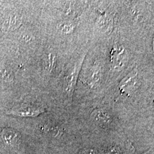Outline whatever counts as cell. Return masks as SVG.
Instances as JSON below:
<instances>
[{
    "mask_svg": "<svg viewBox=\"0 0 154 154\" xmlns=\"http://www.w3.org/2000/svg\"><path fill=\"white\" fill-rule=\"evenodd\" d=\"M44 112L41 108L32 105L22 104L17 105L9 111L7 114L20 117H35Z\"/></svg>",
    "mask_w": 154,
    "mask_h": 154,
    "instance_id": "obj_1",
    "label": "cell"
},
{
    "mask_svg": "<svg viewBox=\"0 0 154 154\" xmlns=\"http://www.w3.org/2000/svg\"><path fill=\"white\" fill-rule=\"evenodd\" d=\"M1 138L6 146L14 147L20 142L21 135L16 130L6 127L1 132Z\"/></svg>",
    "mask_w": 154,
    "mask_h": 154,
    "instance_id": "obj_2",
    "label": "cell"
},
{
    "mask_svg": "<svg viewBox=\"0 0 154 154\" xmlns=\"http://www.w3.org/2000/svg\"><path fill=\"white\" fill-rule=\"evenodd\" d=\"M91 117L94 121L101 127L109 126L112 122L110 114L103 110L94 111Z\"/></svg>",
    "mask_w": 154,
    "mask_h": 154,
    "instance_id": "obj_3",
    "label": "cell"
},
{
    "mask_svg": "<svg viewBox=\"0 0 154 154\" xmlns=\"http://www.w3.org/2000/svg\"><path fill=\"white\" fill-rule=\"evenodd\" d=\"M0 76L8 81H11L13 79L12 72L4 66H0Z\"/></svg>",
    "mask_w": 154,
    "mask_h": 154,
    "instance_id": "obj_4",
    "label": "cell"
},
{
    "mask_svg": "<svg viewBox=\"0 0 154 154\" xmlns=\"http://www.w3.org/2000/svg\"><path fill=\"white\" fill-rule=\"evenodd\" d=\"M79 154H100V153L96 149L88 148L83 149Z\"/></svg>",
    "mask_w": 154,
    "mask_h": 154,
    "instance_id": "obj_5",
    "label": "cell"
},
{
    "mask_svg": "<svg viewBox=\"0 0 154 154\" xmlns=\"http://www.w3.org/2000/svg\"><path fill=\"white\" fill-rule=\"evenodd\" d=\"M105 154H122V152L120 149L114 146L109 149Z\"/></svg>",
    "mask_w": 154,
    "mask_h": 154,
    "instance_id": "obj_6",
    "label": "cell"
}]
</instances>
